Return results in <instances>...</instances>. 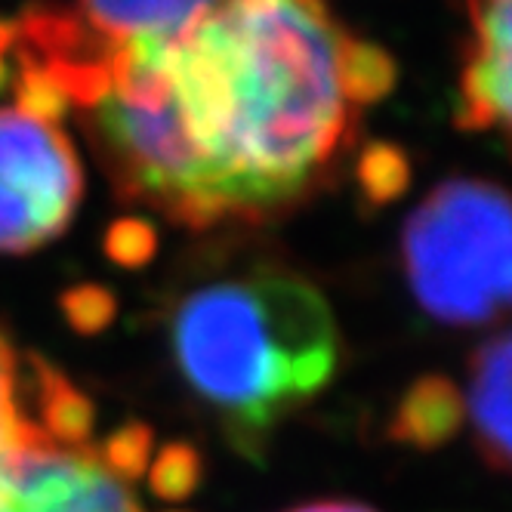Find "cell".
<instances>
[{"mask_svg": "<svg viewBox=\"0 0 512 512\" xmlns=\"http://www.w3.org/2000/svg\"><path fill=\"white\" fill-rule=\"evenodd\" d=\"M179 130L204 173L213 226L306 201L392 90V59L327 0H219L158 41Z\"/></svg>", "mask_w": 512, "mask_h": 512, "instance_id": "obj_1", "label": "cell"}, {"mask_svg": "<svg viewBox=\"0 0 512 512\" xmlns=\"http://www.w3.org/2000/svg\"><path fill=\"white\" fill-rule=\"evenodd\" d=\"M170 349L189 389L256 454L287 411L331 383L340 327L306 278L253 269L189 290L170 315Z\"/></svg>", "mask_w": 512, "mask_h": 512, "instance_id": "obj_2", "label": "cell"}, {"mask_svg": "<svg viewBox=\"0 0 512 512\" xmlns=\"http://www.w3.org/2000/svg\"><path fill=\"white\" fill-rule=\"evenodd\" d=\"M509 198L488 179L435 186L408 216L401 263L426 315L448 327H482L509 306Z\"/></svg>", "mask_w": 512, "mask_h": 512, "instance_id": "obj_3", "label": "cell"}, {"mask_svg": "<svg viewBox=\"0 0 512 512\" xmlns=\"http://www.w3.org/2000/svg\"><path fill=\"white\" fill-rule=\"evenodd\" d=\"M84 195V170L62 124L0 105V253L59 238Z\"/></svg>", "mask_w": 512, "mask_h": 512, "instance_id": "obj_4", "label": "cell"}, {"mask_svg": "<svg viewBox=\"0 0 512 512\" xmlns=\"http://www.w3.org/2000/svg\"><path fill=\"white\" fill-rule=\"evenodd\" d=\"M0 512H139L96 448H62L31 426L0 451Z\"/></svg>", "mask_w": 512, "mask_h": 512, "instance_id": "obj_5", "label": "cell"}, {"mask_svg": "<svg viewBox=\"0 0 512 512\" xmlns=\"http://www.w3.org/2000/svg\"><path fill=\"white\" fill-rule=\"evenodd\" d=\"M469 13V44L460 68L457 127L466 133H509V65L512 7L509 0H463Z\"/></svg>", "mask_w": 512, "mask_h": 512, "instance_id": "obj_6", "label": "cell"}, {"mask_svg": "<svg viewBox=\"0 0 512 512\" xmlns=\"http://www.w3.org/2000/svg\"><path fill=\"white\" fill-rule=\"evenodd\" d=\"M219 0H78L75 19L105 47L158 41L198 22Z\"/></svg>", "mask_w": 512, "mask_h": 512, "instance_id": "obj_7", "label": "cell"}, {"mask_svg": "<svg viewBox=\"0 0 512 512\" xmlns=\"http://www.w3.org/2000/svg\"><path fill=\"white\" fill-rule=\"evenodd\" d=\"M509 331H497L472 355L469 368V417L475 445L497 472L509 469Z\"/></svg>", "mask_w": 512, "mask_h": 512, "instance_id": "obj_8", "label": "cell"}, {"mask_svg": "<svg viewBox=\"0 0 512 512\" xmlns=\"http://www.w3.org/2000/svg\"><path fill=\"white\" fill-rule=\"evenodd\" d=\"M463 395L460 389L438 374H426L401 395L395 417L389 423V438L420 451H435L448 445L463 426Z\"/></svg>", "mask_w": 512, "mask_h": 512, "instance_id": "obj_9", "label": "cell"}, {"mask_svg": "<svg viewBox=\"0 0 512 512\" xmlns=\"http://www.w3.org/2000/svg\"><path fill=\"white\" fill-rule=\"evenodd\" d=\"M31 374H34L38 411H41V420L34 426H38L53 445L90 448L93 426H96L93 401L41 355H31Z\"/></svg>", "mask_w": 512, "mask_h": 512, "instance_id": "obj_10", "label": "cell"}, {"mask_svg": "<svg viewBox=\"0 0 512 512\" xmlns=\"http://www.w3.org/2000/svg\"><path fill=\"white\" fill-rule=\"evenodd\" d=\"M201 472V454L189 442H170L149 469V488L167 503H182L198 491Z\"/></svg>", "mask_w": 512, "mask_h": 512, "instance_id": "obj_11", "label": "cell"}, {"mask_svg": "<svg viewBox=\"0 0 512 512\" xmlns=\"http://www.w3.org/2000/svg\"><path fill=\"white\" fill-rule=\"evenodd\" d=\"M152 445H155L152 429L145 423H139V420H130V423L118 426L112 435L105 438L102 451L96 457L118 482L127 485V482H139L145 475V469H149Z\"/></svg>", "mask_w": 512, "mask_h": 512, "instance_id": "obj_12", "label": "cell"}, {"mask_svg": "<svg viewBox=\"0 0 512 512\" xmlns=\"http://www.w3.org/2000/svg\"><path fill=\"white\" fill-rule=\"evenodd\" d=\"M65 321L71 324V331H78L84 337L102 334L108 324L118 315V300L112 290H105L99 284H81L71 287L59 300Z\"/></svg>", "mask_w": 512, "mask_h": 512, "instance_id": "obj_13", "label": "cell"}, {"mask_svg": "<svg viewBox=\"0 0 512 512\" xmlns=\"http://www.w3.org/2000/svg\"><path fill=\"white\" fill-rule=\"evenodd\" d=\"M408 161L392 145H374L361 164V189L371 204L395 201L408 186Z\"/></svg>", "mask_w": 512, "mask_h": 512, "instance_id": "obj_14", "label": "cell"}, {"mask_svg": "<svg viewBox=\"0 0 512 512\" xmlns=\"http://www.w3.org/2000/svg\"><path fill=\"white\" fill-rule=\"evenodd\" d=\"M155 250H158V235L139 216L118 219V223L108 229V235H105V253H108V260L124 266V269L145 266L155 256Z\"/></svg>", "mask_w": 512, "mask_h": 512, "instance_id": "obj_15", "label": "cell"}, {"mask_svg": "<svg viewBox=\"0 0 512 512\" xmlns=\"http://www.w3.org/2000/svg\"><path fill=\"white\" fill-rule=\"evenodd\" d=\"M16 355L0 334V442H13L31 423L16 401Z\"/></svg>", "mask_w": 512, "mask_h": 512, "instance_id": "obj_16", "label": "cell"}, {"mask_svg": "<svg viewBox=\"0 0 512 512\" xmlns=\"http://www.w3.org/2000/svg\"><path fill=\"white\" fill-rule=\"evenodd\" d=\"M290 512H377V509L364 503H352V500H318V503H306Z\"/></svg>", "mask_w": 512, "mask_h": 512, "instance_id": "obj_17", "label": "cell"}, {"mask_svg": "<svg viewBox=\"0 0 512 512\" xmlns=\"http://www.w3.org/2000/svg\"><path fill=\"white\" fill-rule=\"evenodd\" d=\"M28 426H31V423H28ZM16 438H19V435H16ZM16 438H13V442H16ZM7 445H10V442H0V451H4Z\"/></svg>", "mask_w": 512, "mask_h": 512, "instance_id": "obj_18", "label": "cell"}]
</instances>
